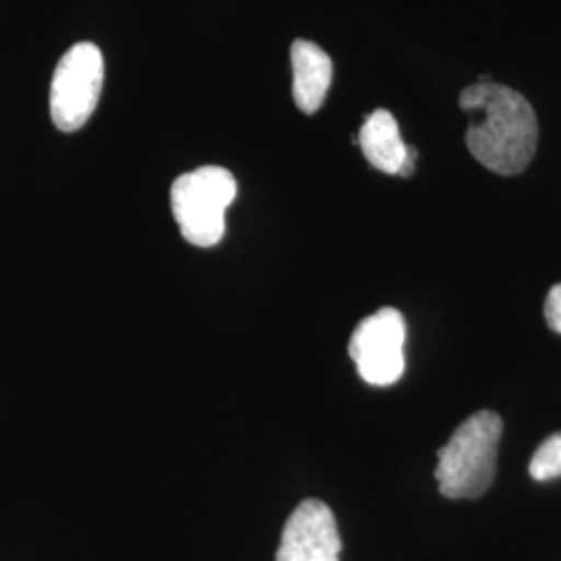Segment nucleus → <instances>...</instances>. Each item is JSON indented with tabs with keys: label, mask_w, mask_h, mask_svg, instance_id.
<instances>
[{
	"label": "nucleus",
	"mask_w": 561,
	"mask_h": 561,
	"mask_svg": "<svg viewBox=\"0 0 561 561\" xmlns=\"http://www.w3.org/2000/svg\"><path fill=\"white\" fill-rule=\"evenodd\" d=\"M533 481L547 482L561 477V433L547 437L537 447L533 460L528 463Z\"/></svg>",
	"instance_id": "obj_9"
},
{
	"label": "nucleus",
	"mask_w": 561,
	"mask_h": 561,
	"mask_svg": "<svg viewBox=\"0 0 561 561\" xmlns=\"http://www.w3.org/2000/svg\"><path fill=\"white\" fill-rule=\"evenodd\" d=\"M405 319L396 308H381L356 327L350 340V358L368 385L387 387L405 370Z\"/></svg>",
	"instance_id": "obj_5"
},
{
	"label": "nucleus",
	"mask_w": 561,
	"mask_h": 561,
	"mask_svg": "<svg viewBox=\"0 0 561 561\" xmlns=\"http://www.w3.org/2000/svg\"><path fill=\"white\" fill-rule=\"evenodd\" d=\"M358 141L362 154L377 171L401 178H410L414 173L419 152L401 140L400 125L389 111L379 108L370 113L360 127Z\"/></svg>",
	"instance_id": "obj_7"
},
{
	"label": "nucleus",
	"mask_w": 561,
	"mask_h": 561,
	"mask_svg": "<svg viewBox=\"0 0 561 561\" xmlns=\"http://www.w3.org/2000/svg\"><path fill=\"white\" fill-rule=\"evenodd\" d=\"M545 321L547 327L561 335V283L553 285L545 298Z\"/></svg>",
	"instance_id": "obj_10"
},
{
	"label": "nucleus",
	"mask_w": 561,
	"mask_h": 561,
	"mask_svg": "<svg viewBox=\"0 0 561 561\" xmlns=\"http://www.w3.org/2000/svg\"><path fill=\"white\" fill-rule=\"evenodd\" d=\"M294 101L301 113L314 115L329 94L333 81V60L319 44L296 41L291 44Z\"/></svg>",
	"instance_id": "obj_8"
},
{
	"label": "nucleus",
	"mask_w": 561,
	"mask_h": 561,
	"mask_svg": "<svg viewBox=\"0 0 561 561\" xmlns=\"http://www.w3.org/2000/svg\"><path fill=\"white\" fill-rule=\"evenodd\" d=\"M104 83V59L92 42L71 46L55 69L50 83V117L57 129L71 134L94 115Z\"/></svg>",
	"instance_id": "obj_4"
},
{
	"label": "nucleus",
	"mask_w": 561,
	"mask_h": 561,
	"mask_svg": "<svg viewBox=\"0 0 561 561\" xmlns=\"http://www.w3.org/2000/svg\"><path fill=\"white\" fill-rule=\"evenodd\" d=\"M458 104L472 117L466 146L484 169L503 178L528 169L539 144V119L528 99L497 81H477L461 90Z\"/></svg>",
	"instance_id": "obj_1"
},
{
	"label": "nucleus",
	"mask_w": 561,
	"mask_h": 561,
	"mask_svg": "<svg viewBox=\"0 0 561 561\" xmlns=\"http://www.w3.org/2000/svg\"><path fill=\"white\" fill-rule=\"evenodd\" d=\"M503 421L491 410H481L461 422L449 443L437 451L435 479L447 500H477L486 493L497 474V445Z\"/></svg>",
	"instance_id": "obj_2"
},
{
	"label": "nucleus",
	"mask_w": 561,
	"mask_h": 561,
	"mask_svg": "<svg viewBox=\"0 0 561 561\" xmlns=\"http://www.w3.org/2000/svg\"><path fill=\"white\" fill-rule=\"evenodd\" d=\"M238 196V181L222 167H201L173 181L171 208L183 240L213 248L222 240L225 215Z\"/></svg>",
	"instance_id": "obj_3"
},
{
	"label": "nucleus",
	"mask_w": 561,
	"mask_h": 561,
	"mask_svg": "<svg viewBox=\"0 0 561 561\" xmlns=\"http://www.w3.org/2000/svg\"><path fill=\"white\" fill-rule=\"evenodd\" d=\"M340 528L331 507L306 500L285 522L275 561H340Z\"/></svg>",
	"instance_id": "obj_6"
}]
</instances>
